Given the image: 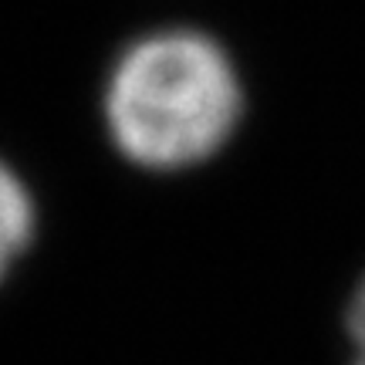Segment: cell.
Returning a JSON list of instances; mask_svg holds the SVG:
<instances>
[{"label": "cell", "instance_id": "1", "mask_svg": "<svg viewBox=\"0 0 365 365\" xmlns=\"http://www.w3.org/2000/svg\"><path fill=\"white\" fill-rule=\"evenodd\" d=\"M118 149L149 170H180L217 153L240 118L230 58L203 34L170 31L132 44L105 95Z\"/></svg>", "mask_w": 365, "mask_h": 365}, {"label": "cell", "instance_id": "2", "mask_svg": "<svg viewBox=\"0 0 365 365\" xmlns=\"http://www.w3.org/2000/svg\"><path fill=\"white\" fill-rule=\"evenodd\" d=\"M31 227H34V213H31L24 186L14 180L11 170L0 166V277L11 267L14 257L24 250Z\"/></svg>", "mask_w": 365, "mask_h": 365}, {"label": "cell", "instance_id": "3", "mask_svg": "<svg viewBox=\"0 0 365 365\" xmlns=\"http://www.w3.org/2000/svg\"><path fill=\"white\" fill-rule=\"evenodd\" d=\"M349 331H352V341L359 349V359H365V281L359 284L352 304H349Z\"/></svg>", "mask_w": 365, "mask_h": 365}, {"label": "cell", "instance_id": "4", "mask_svg": "<svg viewBox=\"0 0 365 365\" xmlns=\"http://www.w3.org/2000/svg\"><path fill=\"white\" fill-rule=\"evenodd\" d=\"M355 365H365V359H359V362H355Z\"/></svg>", "mask_w": 365, "mask_h": 365}]
</instances>
